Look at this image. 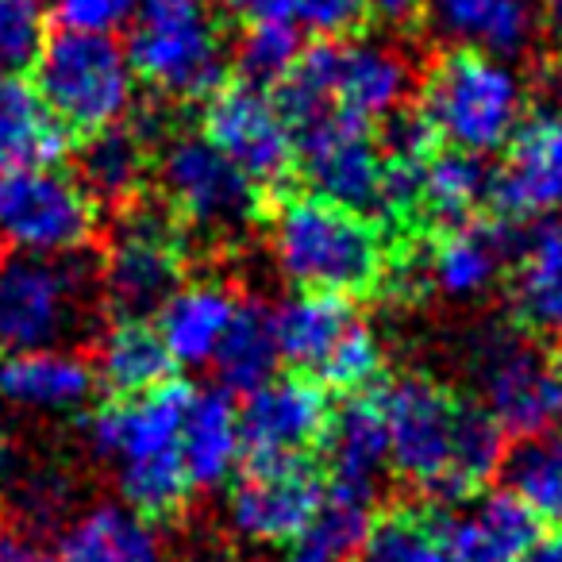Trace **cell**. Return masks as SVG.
Here are the masks:
<instances>
[{"label":"cell","instance_id":"cell-1","mask_svg":"<svg viewBox=\"0 0 562 562\" xmlns=\"http://www.w3.org/2000/svg\"><path fill=\"white\" fill-rule=\"evenodd\" d=\"M390 428V470L443 505L485 493L505 459V431L477 401L424 374L393 378L378 390Z\"/></svg>","mask_w":562,"mask_h":562},{"label":"cell","instance_id":"cell-2","mask_svg":"<svg viewBox=\"0 0 562 562\" xmlns=\"http://www.w3.org/2000/svg\"><path fill=\"white\" fill-rule=\"evenodd\" d=\"M193 385L170 378L139 397H109L89 420V439L116 467L124 505L139 520L158 524L186 508L193 482L181 459V424Z\"/></svg>","mask_w":562,"mask_h":562},{"label":"cell","instance_id":"cell-3","mask_svg":"<svg viewBox=\"0 0 562 562\" xmlns=\"http://www.w3.org/2000/svg\"><path fill=\"white\" fill-rule=\"evenodd\" d=\"M270 247L285 281L308 293L359 301L382 293L390 281L393 250L385 227L313 189L278 196L270 209Z\"/></svg>","mask_w":562,"mask_h":562},{"label":"cell","instance_id":"cell-4","mask_svg":"<svg viewBox=\"0 0 562 562\" xmlns=\"http://www.w3.org/2000/svg\"><path fill=\"white\" fill-rule=\"evenodd\" d=\"M124 50L135 78L170 101H209L232 81L212 0H139Z\"/></svg>","mask_w":562,"mask_h":562},{"label":"cell","instance_id":"cell-5","mask_svg":"<svg viewBox=\"0 0 562 562\" xmlns=\"http://www.w3.org/2000/svg\"><path fill=\"white\" fill-rule=\"evenodd\" d=\"M416 109L436 127L439 143L467 155H497L520 127L524 86L505 58L451 47L428 66Z\"/></svg>","mask_w":562,"mask_h":562},{"label":"cell","instance_id":"cell-6","mask_svg":"<svg viewBox=\"0 0 562 562\" xmlns=\"http://www.w3.org/2000/svg\"><path fill=\"white\" fill-rule=\"evenodd\" d=\"M32 70V86L74 139L127 120L139 86L132 58L112 35L66 32V27L43 40Z\"/></svg>","mask_w":562,"mask_h":562},{"label":"cell","instance_id":"cell-7","mask_svg":"<svg viewBox=\"0 0 562 562\" xmlns=\"http://www.w3.org/2000/svg\"><path fill=\"white\" fill-rule=\"evenodd\" d=\"M93 270L78 255H20L0 258V359L63 347L89 328Z\"/></svg>","mask_w":562,"mask_h":562},{"label":"cell","instance_id":"cell-8","mask_svg":"<svg viewBox=\"0 0 562 562\" xmlns=\"http://www.w3.org/2000/svg\"><path fill=\"white\" fill-rule=\"evenodd\" d=\"M281 362L336 393H367L382 378V344L351 297L297 290L273 308Z\"/></svg>","mask_w":562,"mask_h":562},{"label":"cell","instance_id":"cell-9","mask_svg":"<svg viewBox=\"0 0 562 562\" xmlns=\"http://www.w3.org/2000/svg\"><path fill=\"white\" fill-rule=\"evenodd\" d=\"M162 204L173 212L186 235L232 239L262 220L266 193L224 158L204 132L166 135L155 150V181Z\"/></svg>","mask_w":562,"mask_h":562},{"label":"cell","instance_id":"cell-10","mask_svg":"<svg viewBox=\"0 0 562 562\" xmlns=\"http://www.w3.org/2000/svg\"><path fill=\"white\" fill-rule=\"evenodd\" d=\"M477 405L513 439L562 428V355L531 328H490L474 347Z\"/></svg>","mask_w":562,"mask_h":562},{"label":"cell","instance_id":"cell-11","mask_svg":"<svg viewBox=\"0 0 562 562\" xmlns=\"http://www.w3.org/2000/svg\"><path fill=\"white\" fill-rule=\"evenodd\" d=\"M189 235L158 204H127L101 262V293L116 316L150 321L186 285Z\"/></svg>","mask_w":562,"mask_h":562},{"label":"cell","instance_id":"cell-12","mask_svg":"<svg viewBox=\"0 0 562 562\" xmlns=\"http://www.w3.org/2000/svg\"><path fill=\"white\" fill-rule=\"evenodd\" d=\"M297 143V170L308 189L362 216L382 212L385 150L370 120L321 101L290 116Z\"/></svg>","mask_w":562,"mask_h":562},{"label":"cell","instance_id":"cell-13","mask_svg":"<svg viewBox=\"0 0 562 562\" xmlns=\"http://www.w3.org/2000/svg\"><path fill=\"white\" fill-rule=\"evenodd\" d=\"M101 204L58 166L0 173V243L20 255H78L93 243Z\"/></svg>","mask_w":562,"mask_h":562},{"label":"cell","instance_id":"cell-14","mask_svg":"<svg viewBox=\"0 0 562 562\" xmlns=\"http://www.w3.org/2000/svg\"><path fill=\"white\" fill-rule=\"evenodd\" d=\"M290 78L313 89L321 101L370 120V124H382L408 101L413 66L390 43L347 35V40H321L305 47Z\"/></svg>","mask_w":562,"mask_h":562},{"label":"cell","instance_id":"cell-15","mask_svg":"<svg viewBox=\"0 0 562 562\" xmlns=\"http://www.w3.org/2000/svg\"><path fill=\"white\" fill-rule=\"evenodd\" d=\"M201 132L262 193H278L297 170V143L270 89L227 81L204 101Z\"/></svg>","mask_w":562,"mask_h":562},{"label":"cell","instance_id":"cell-16","mask_svg":"<svg viewBox=\"0 0 562 562\" xmlns=\"http://www.w3.org/2000/svg\"><path fill=\"white\" fill-rule=\"evenodd\" d=\"M328 497V470L316 454L247 462L232 490V524L243 539L290 547Z\"/></svg>","mask_w":562,"mask_h":562},{"label":"cell","instance_id":"cell-17","mask_svg":"<svg viewBox=\"0 0 562 562\" xmlns=\"http://www.w3.org/2000/svg\"><path fill=\"white\" fill-rule=\"evenodd\" d=\"M331 401L305 374H273L239 405V439L247 462H278L316 454L328 436Z\"/></svg>","mask_w":562,"mask_h":562},{"label":"cell","instance_id":"cell-18","mask_svg":"<svg viewBox=\"0 0 562 562\" xmlns=\"http://www.w3.org/2000/svg\"><path fill=\"white\" fill-rule=\"evenodd\" d=\"M490 209L505 224H536L562 212V112L539 109L505 143L493 170Z\"/></svg>","mask_w":562,"mask_h":562},{"label":"cell","instance_id":"cell-19","mask_svg":"<svg viewBox=\"0 0 562 562\" xmlns=\"http://www.w3.org/2000/svg\"><path fill=\"white\" fill-rule=\"evenodd\" d=\"M520 227L524 224H505L493 216L490 224L474 220V224L428 235V247L420 250L424 285L451 301L482 297L516 258Z\"/></svg>","mask_w":562,"mask_h":562},{"label":"cell","instance_id":"cell-20","mask_svg":"<svg viewBox=\"0 0 562 562\" xmlns=\"http://www.w3.org/2000/svg\"><path fill=\"white\" fill-rule=\"evenodd\" d=\"M543 0H428V20L451 47L520 58L543 24Z\"/></svg>","mask_w":562,"mask_h":562},{"label":"cell","instance_id":"cell-21","mask_svg":"<svg viewBox=\"0 0 562 562\" xmlns=\"http://www.w3.org/2000/svg\"><path fill=\"white\" fill-rule=\"evenodd\" d=\"M436 513L447 562H516L539 536V520L508 490L477 493L459 513Z\"/></svg>","mask_w":562,"mask_h":562},{"label":"cell","instance_id":"cell-22","mask_svg":"<svg viewBox=\"0 0 562 562\" xmlns=\"http://www.w3.org/2000/svg\"><path fill=\"white\" fill-rule=\"evenodd\" d=\"M74 150H78V178L97 204L127 209V204L143 201V189L155 181L158 139L147 127H139V120H120L112 127H101L74 143Z\"/></svg>","mask_w":562,"mask_h":562},{"label":"cell","instance_id":"cell-23","mask_svg":"<svg viewBox=\"0 0 562 562\" xmlns=\"http://www.w3.org/2000/svg\"><path fill=\"white\" fill-rule=\"evenodd\" d=\"M74 143L32 81L0 70V173L58 166Z\"/></svg>","mask_w":562,"mask_h":562},{"label":"cell","instance_id":"cell-24","mask_svg":"<svg viewBox=\"0 0 562 562\" xmlns=\"http://www.w3.org/2000/svg\"><path fill=\"white\" fill-rule=\"evenodd\" d=\"M97 390V370L89 359L63 347L24 351L0 359V401L40 413L81 408Z\"/></svg>","mask_w":562,"mask_h":562},{"label":"cell","instance_id":"cell-25","mask_svg":"<svg viewBox=\"0 0 562 562\" xmlns=\"http://www.w3.org/2000/svg\"><path fill=\"white\" fill-rule=\"evenodd\" d=\"M321 451L328 482L374 490L382 470H390V428H385L378 393H351L344 405L331 408Z\"/></svg>","mask_w":562,"mask_h":562},{"label":"cell","instance_id":"cell-26","mask_svg":"<svg viewBox=\"0 0 562 562\" xmlns=\"http://www.w3.org/2000/svg\"><path fill=\"white\" fill-rule=\"evenodd\" d=\"M513 266V301L524 328L562 336V220L524 224Z\"/></svg>","mask_w":562,"mask_h":562},{"label":"cell","instance_id":"cell-27","mask_svg":"<svg viewBox=\"0 0 562 562\" xmlns=\"http://www.w3.org/2000/svg\"><path fill=\"white\" fill-rule=\"evenodd\" d=\"M93 370L97 385L109 390V397H139L178 378V362L162 331L155 328V321H135V316H116V324L104 331Z\"/></svg>","mask_w":562,"mask_h":562},{"label":"cell","instance_id":"cell-28","mask_svg":"<svg viewBox=\"0 0 562 562\" xmlns=\"http://www.w3.org/2000/svg\"><path fill=\"white\" fill-rule=\"evenodd\" d=\"M493 170L477 155L454 147H439L424 166L420 181V232H451L474 224L490 209Z\"/></svg>","mask_w":562,"mask_h":562},{"label":"cell","instance_id":"cell-29","mask_svg":"<svg viewBox=\"0 0 562 562\" xmlns=\"http://www.w3.org/2000/svg\"><path fill=\"white\" fill-rule=\"evenodd\" d=\"M235 308L239 301L220 281H186L155 313V328L162 331L178 367H204L216 355Z\"/></svg>","mask_w":562,"mask_h":562},{"label":"cell","instance_id":"cell-30","mask_svg":"<svg viewBox=\"0 0 562 562\" xmlns=\"http://www.w3.org/2000/svg\"><path fill=\"white\" fill-rule=\"evenodd\" d=\"M181 459H186L193 490H212L243 459L239 408L224 390H193L181 424Z\"/></svg>","mask_w":562,"mask_h":562},{"label":"cell","instance_id":"cell-31","mask_svg":"<svg viewBox=\"0 0 562 562\" xmlns=\"http://www.w3.org/2000/svg\"><path fill=\"white\" fill-rule=\"evenodd\" d=\"M374 516V490L328 482L321 513L285 547V562H359Z\"/></svg>","mask_w":562,"mask_h":562},{"label":"cell","instance_id":"cell-32","mask_svg":"<svg viewBox=\"0 0 562 562\" xmlns=\"http://www.w3.org/2000/svg\"><path fill=\"white\" fill-rule=\"evenodd\" d=\"M58 562H162V554L127 505H93L63 531Z\"/></svg>","mask_w":562,"mask_h":562},{"label":"cell","instance_id":"cell-33","mask_svg":"<svg viewBox=\"0 0 562 562\" xmlns=\"http://www.w3.org/2000/svg\"><path fill=\"white\" fill-rule=\"evenodd\" d=\"M212 367H216L220 390L224 393H243L247 397L250 390L270 382L281 367L278 331H273L270 308H262L258 301H243L235 308L232 324H227L224 339H220L216 355H212Z\"/></svg>","mask_w":562,"mask_h":562},{"label":"cell","instance_id":"cell-34","mask_svg":"<svg viewBox=\"0 0 562 562\" xmlns=\"http://www.w3.org/2000/svg\"><path fill=\"white\" fill-rule=\"evenodd\" d=\"M497 474L539 524L562 528V428L516 439V447H508L501 459Z\"/></svg>","mask_w":562,"mask_h":562},{"label":"cell","instance_id":"cell-35","mask_svg":"<svg viewBox=\"0 0 562 562\" xmlns=\"http://www.w3.org/2000/svg\"><path fill=\"white\" fill-rule=\"evenodd\" d=\"M359 562H447L436 508H385L370 524Z\"/></svg>","mask_w":562,"mask_h":562},{"label":"cell","instance_id":"cell-36","mask_svg":"<svg viewBox=\"0 0 562 562\" xmlns=\"http://www.w3.org/2000/svg\"><path fill=\"white\" fill-rule=\"evenodd\" d=\"M301 55H305V43H301L297 20H266V24H250L243 32L239 47H235V70L247 86L278 89L301 63Z\"/></svg>","mask_w":562,"mask_h":562},{"label":"cell","instance_id":"cell-37","mask_svg":"<svg viewBox=\"0 0 562 562\" xmlns=\"http://www.w3.org/2000/svg\"><path fill=\"white\" fill-rule=\"evenodd\" d=\"M40 0H0V70L20 74L43 47Z\"/></svg>","mask_w":562,"mask_h":562},{"label":"cell","instance_id":"cell-38","mask_svg":"<svg viewBox=\"0 0 562 562\" xmlns=\"http://www.w3.org/2000/svg\"><path fill=\"white\" fill-rule=\"evenodd\" d=\"M139 0H55V20L66 32L112 35L116 27L132 24Z\"/></svg>","mask_w":562,"mask_h":562},{"label":"cell","instance_id":"cell-39","mask_svg":"<svg viewBox=\"0 0 562 562\" xmlns=\"http://www.w3.org/2000/svg\"><path fill=\"white\" fill-rule=\"evenodd\" d=\"M370 20L367 0H297V24L321 40H347Z\"/></svg>","mask_w":562,"mask_h":562},{"label":"cell","instance_id":"cell-40","mask_svg":"<svg viewBox=\"0 0 562 562\" xmlns=\"http://www.w3.org/2000/svg\"><path fill=\"white\" fill-rule=\"evenodd\" d=\"M212 9L243 27L266 20H297V0H212Z\"/></svg>","mask_w":562,"mask_h":562},{"label":"cell","instance_id":"cell-41","mask_svg":"<svg viewBox=\"0 0 562 562\" xmlns=\"http://www.w3.org/2000/svg\"><path fill=\"white\" fill-rule=\"evenodd\" d=\"M20 505H24L20 513L32 524H50L66 505L63 482H58V477H32V482L24 485V493H20Z\"/></svg>","mask_w":562,"mask_h":562},{"label":"cell","instance_id":"cell-42","mask_svg":"<svg viewBox=\"0 0 562 562\" xmlns=\"http://www.w3.org/2000/svg\"><path fill=\"white\" fill-rule=\"evenodd\" d=\"M370 20L393 27V32H413L428 20V0H367Z\"/></svg>","mask_w":562,"mask_h":562},{"label":"cell","instance_id":"cell-43","mask_svg":"<svg viewBox=\"0 0 562 562\" xmlns=\"http://www.w3.org/2000/svg\"><path fill=\"white\" fill-rule=\"evenodd\" d=\"M0 562H58V551H47L16 528H0Z\"/></svg>","mask_w":562,"mask_h":562},{"label":"cell","instance_id":"cell-44","mask_svg":"<svg viewBox=\"0 0 562 562\" xmlns=\"http://www.w3.org/2000/svg\"><path fill=\"white\" fill-rule=\"evenodd\" d=\"M516 562H562V528L539 531V536L528 543V551H524Z\"/></svg>","mask_w":562,"mask_h":562},{"label":"cell","instance_id":"cell-45","mask_svg":"<svg viewBox=\"0 0 562 562\" xmlns=\"http://www.w3.org/2000/svg\"><path fill=\"white\" fill-rule=\"evenodd\" d=\"M547 89H551V97L559 101V109H562V58L551 66V70H547Z\"/></svg>","mask_w":562,"mask_h":562},{"label":"cell","instance_id":"cell-46","mask_svg":"<svg viewBox=\"0 0 562 562\" xmlns=\"http://www.w3.org/2000/svg\"><path fill=\"white\" fill-rule=\"evenodd\" d=\"M547 4V16L554 20V27H562V0H543Z\"/></svg>","mask_w":562,"mask_h":562},{"label":"cell","instance_id":"cell-47","mask_svg":"<svg viewBox=\"0 0 562 562\" xmlns=\"http://www.w3.org/2000/svg\"><path fill=\"white\" fill-rule=\"evenodd\" d=\"M559 35H562V27H559Z\"/></svg>","mask_w":562,"mask_h":562}]
</instances>
